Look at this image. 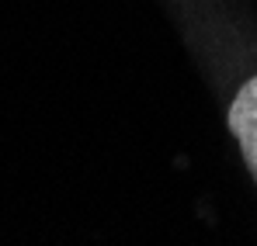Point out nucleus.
<instances>
[{"mask_svg":"<svg viewBox=\"0 0 257 246\" xmlns=\"http://www.w3.org/2000/svg\"><path fill=\"white\" fill-rule=\"evenodd\" d=\"M229 132L240 142V153L257 180V77L240 87V94L229 104Z\"/></svg>","mask_w":257,"mask_h":246,"instance_id":"f257e3e1","label":"nucleus"}]
</instances>
